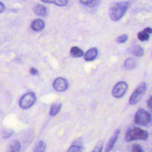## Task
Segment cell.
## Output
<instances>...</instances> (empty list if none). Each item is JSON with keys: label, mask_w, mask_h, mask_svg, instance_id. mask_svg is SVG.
<instances>
[{"label": "cell", "mask_w": 152, "mask_h": 152, "mask_svg": "<svg viewBox=\"0 0 152 152\" xmlns=\"http://www.w3.org/2000/svg\"><path fill=\"white\" fill-rule=\"evenodd\" d=\"M129 7L128 2H119L113 4L109 10V17L113 21H118L125 14Z\"/></svg>", "instance_id": "cell-1"}, {"label": "cell", "mask_w": 152, "mask_h": 152, "mask_svg": "<svg viewBox=\"0 0 152 152\" xmlns=\"http://www.w3.org/2000/svg\"><path fill=\"white\" fill-rule=\"evenodd\" d=\"M148 133L146 131L138 127H134L128 129L125 135V140L126 141L141 140H147L148 138Z\"/></svg>", "instance_id": "cell-2"}, {"label": "cell", "mask_w": 152, "mask_h": 152, "mask_svg": "<svg viewBox=\"0 0 152 152\" xmlns=\"http://www.w3.org/2000/svg\"><path fill=\"white\" fill-rule=\"evenodd\" d=\"M147 90V85L144 82L140 83L132 93L129 100L131 105H135L138 103L144 96Z\"/></svg>", "instance_id": "cell-3"}, {"label": "cell", "mask_w": 152, "mask_h": 152, "mask_svg": "<svg viewBox=\"0 0 152 152\" xmlns=\"http://www.w3.org/2000/svg\"><path fill=\"white\" fill-rule=\"evenodd\" d=\"M151 121L150 113L144 109L140 108L136 112L134 116V122L137 125L147 126Z\"/></svg>", "instance_id": "cell-4"}, {"label": "cell", "mask_w": 152, "mask_h": 152, "mask_svg": "<svg viewBox=\"0 0 152 152\" xmlns=\"http://www.w3.org/2000/svg\"><path fill=\"white\" fill-rule=\"evenodd\" d=\"M36 96L33 92H28L24 94L19 100V106L23 109L30 108L36 102Z\"/></svg>", "instance_id": "cell-5"}, {"label": "cell", "mask_w": 152, "mask_h": 152, "mask_svg": "<svg viewBox=\"0 0 152 152\" xmlns=\"http://www.w3.org/2000/svg\"><path fill=\"white\" fill-rule=\"evenodd\" d=\"M128 89V84L125 81L118 82L113 87L112 94L115 98H121L125 94Z\"/></svg>", "instance_id": "cell-6"}, {"label": "cell", "mask_w": 152, "mask_h": 152, "mask_svg": "<svg viewBox=\"0 0 152 152\" xmlns=\"http://www.w3.org/2000/svg\"><path fill=\"white\" fill-rule=\"evenodd\" d=\"M52 86L56 91L62 92L68 89L69 84L65 78L63 77H57L54 80Z\"/></svg>", "instance_id": "cell-7"}, {"label": "cell", "mask_w": 152, "mask_h": 152, "mask_svg": "<svg viewBox=\"0 0 152 152\" xmlns=\"http://www.w3.org/2000/svg\"><path fill=\"white\" fill-rule=\"evenodd\" d=\"M120 134V129L115 130L112 137L110 138L105 148V152H110L113 148Z\"/></svg>", "instance_id": "cell-8"}, {"label": "cell", "mask_w": 152, "mask_h": 152, "mask_svg": "<svg viewBox=\"0 0 152 152\" xmlns=\"http://www.w3.org/2000/svg\"><path fill=\"white\" fill-rule=\"evenodd\" d=\"M84 146L81 138L75 140L73 141L68 150L66 152H83Z\"/></svg>", "instance_id": "cell-9"}, {"label": "cell", "mask_w": 152, "mask_h": 152, "mask_svg": "<svg viewBox=\"0 0 152 152\" xmlns=\"http://www.w3.org/2000/svg\"><path fill=\"white\" fill-rule=\"evenodd\" d=\"M98 55L97 49L96 48H92L88 49L84 55V59L86 61H91L95 59Z\"/></svg>", "instance_id": "cell-10"}, {"label": "cell", "mask_w": 152, "mask_h": 152, "mask_svg": "<svg viewBox=\"0 0 152 152\" xmlns=\"http://www.w3.org/2000/svg\"><path fill=\"white\" fill-rule=\"evenodd\" d=\"M152 33V30L151 27H147L142 31H140L138 33L137 36L140 40L142 42L147 41L148 40L150 34Z\"/></svg>", "instance_id": "cell-11"}, {"label": "cell", "mask_w": 152, "mask_h": 152, "mask_svg": "<svg viewBox=\"0 0 152 152\" xmlns=\"http://www.w3.org/2000/svg\"><path fill=\"white\" fill-rule=\"evenodd\" d=\"M45 26V22L42 19H36L34 20L31 25V28L36 31H39L42 30Z\"/></svg>", "instance_id": "cell-12"}, {"label": "cell", "mask_w": 152, "mask_h": 152, "mask_svg": "<svg viewBox=\"0 0 152 152\" xmlns=\"http://www.w3.org/2000/svg\"><path fill=\"white\" fill-rule=\"evenodd\" d=\"M34 12L40 17H45L47 14V10L46 7L41 4H37L33 7Z\"/></svg>", "instance_id": "cell-13"}, {"label": "cell", "mask_w": 152, "mask_h": 152, "mask_svg": "<svg viewBox=\"0 0 152 152\" xmlns=\"http://www.w3.org/2000/svg\"><path fill=\"white\" fill-rule=\"evenodd\" d=\"M21 144L18 141H12L7 147L5 152H20Z\"/></svg>", "instance_id": "cell-14"}, {"label": "cell", "mask_w": 152, "mask_h": 152, "mask_svg": "<svg viewBox=\"0 0 152 152\" xmlns=\"http://www.w3.org/2000/svg\"><path fill=\"white\" fill-rule=\"evenodd\" d=\"M137 61L133 58H127L124 62V67L127 69H132L137 66Z\"/></svg>", "instance_id": "cell-15"}, {"label": "cell", "mask_w": 152, "mask_h": 152, "mask_svg": "<svg viewBox=\"0 0 152 152\" xmlns=\"http://www.w3.org/2000/svg\"><path fill=\"white\" fill-rule=\"evenodd\" d=\"M46 148V144L45 141L40 140L38 141L33 148V152H45Z\"/></svg>", "instance_id": "cell-16"}, {"label": "cell", "mask_w": 152, "mask_h": 152, "mask_svg": "<svg viewBox=\"0 0 152 152\" xmlns=\"http://www.w3.org/2000/svg\"><path fill=\"white\" fill-rule=\"evenodd\" d=\"M62 107V104L60 103H55L52 104L49 112V114L51 116H56L60 111Z\"/></svg>", "instance_id": "cell-17"}, {"label": "cell", "mask_w": 152, "mask_h": 152, "mask_svg": "<svg viewBox=\"0 0 152 152\" xmlns=\"http://www.w3.org/2000/svg\"><path fill=\"white\" fill-rule=\"evenodd\" d=\"M70 55L73 58H80L84 55V52L78 47L74 46L70 50Z\"/></svg>", "instance_id": "cell-18"}, {"label": "cell", "mask_w": 152, "mask_h": 152, "mask_svg": "<svg viewBox=\"0 0 152 152\" xmlns=\"http://www.w3.org/2000/svg\"><path fill=\"white\" fill-rule=\"evenodd\" d=\"M131 52L134 55H135L136 56H142L144 54L143 48L139 45L134 46L131 48Z\"/></svg>", "instance_id": "cell-19"}, {"label": "cell", "mask_w": 152, "mask_h": 152, "mask_svg": "<svg viewBox=\"0 0 152 152\" xmlns=\"http://www.w3.org/2000/svg\"><path fill=\"white\" fill-rule=\"evenodd\" d=\"M42 1L48 4H55L58 6H65L68 3V0H42Z\"/></svg>", "instance_id": "cell-20"}, {"label": "cell", "mask_w": 152, "mask_h": 152, "mask_svg": "<svg viewBox=\"0 0 152 152\" xmlns=\"http://www.w3.org/2000/svg\"><path fill=\"white\" fill-rule=\"evenodd\" d=\"M128 39V36L126 34H122L118 37L116 39V42L118 43H123L125 42Z\"/></svg>", "instance_id": "cell-21"}, {"label": "cell", "mask_w": 152, "mask_h": 152, "mask_svg": "<svg viewBox=\"0 0 152 152\" xmlns=\"http://www.w3.org/2000/svg\"><path fill=\"white\" fill-rule=\"evenodd\" d=\"M13 134V131L11 129H5L2 133V137L4 139L10 138Z\"/></svg>", "instance_id": "cell-22"}, {"label": "cell", "mask_w": 152, "mask_h": 152, "mask_svg": "<svg viewBox=\"0 0 152 152\" xmlns=\"http://www.w3.org/2000/svg\"><path fill=\"white\" fill-rule=\"evenodd\" d=\"M132 152H144L142 147L139 144H134L131 148Z\"/></svg>", "instance_id": "cell-23"}, {"label": "cell", "mask_w": 152, "mask_h": 152, "mask_svg": "<svg viewBox=\"0 0 152 152\" xmlns=\"http://www.w3.org/2000/svg\"><path fill=\"white\" fill-rule=\"evenodd\" d=\"M102 150H103V144L102 143H99L94 148V149L91 151V152H102Z\"/></svg>", "instance_id": "cell-24"}, {"label": "cell", "mask_w": 152, "mask_h": 152, "mask_svg": "<svg viewBox=\"0 0 152 152\" xmlns=\"http://www.w3.org/2000/svg\"><path fill=\"white\" fill-rule=\"evenodd\" d=\"M30 73L31 75H38L39 71H38V70L36 68H35L34 67H31L30 69Z\"/></svg>", "instance_id": "cell-25"}, {"label": "cell", "mask_w": 152, "mask_h": 152, "mask_svg": "<svg viewBox=\"0 0 152 152\" xmlns=\"http://www.w3.org/2000/svg\"><path fill=\"white\" fill-rule=\"evenodd\" d=\"M151 103H152V97L151 96H150L147 101V104L148 107L150 108V109H151Z\"/></svg>", "instance_id": "cell-26"}, {"label": "cell", "mask_w": 152, "mask_h": 152, "mask_svg": "<svg viewBox=\"0 0 152 152\" xmlns=\"http://www.w3.org/2000/svg\"><path fill=\"white\" fill-rule=\"evenodd\" d=\"M94 0H80V2L83 4H88Z\"/></svg>", "instance_id": "cell-27"}, {"label": "cell", "mask_w": 152, "mask_h": 152, "mask_svg": "<svg viewBox=\"0 0 152 152\" xmlns=\"http://www.w3.org/2000/svg\"><path fill=\"white\" fill-rule=\"evenodd\" d=\"M5 7L4 4L0 1V13H2V12H4V11L5 10Z\"/></svg>", "instance_id": "cell-28"}]
</instances>
